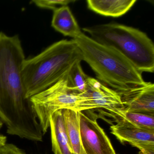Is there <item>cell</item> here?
<instances>
[{"label": "cell", "instance_id": "cell-1", "mask_svg": "<svg viewBox=\"0 0 154 154\" xmlns=\"http://www.w3.org/2000/svg\"><path fill=\"white\" fill-rule=\"evenodd\" d=\"M26 59L19 36L0 32V119L10 135L41 142L44 134L23 86Z\"/></svg>", "mask_w": 154, "mask_h": 154}, {"label": "cell", "instance_id": "cell-2", "mask_svg": "<svg viewBox=\"0 0 154 154\" xmlns=\"http://www.w3.org/2000/svg\"><path fill=\"white\" fill-rule=\"evenodd\" d=\"M82 61V53L73 39L57 41L37 55L25 59L22 76L26 98L29 99L54 85Z\"/></svg>", "mask_w": 154, "mask_h": 154}, {"label": "cell", "instance_id": "cell-3", "mask_svg": "<svg viewBox=\"0 0 154 154\" xmlns=\"http://www.w3.org/2000/svg\"><path fill=\"white\" fill-rule=\"evenodd\" d=\"M98 81L119 92L144 85L142 73L115 49L101 45L82 33L74 38Z\"/></svg>", "mask_w": 154, "mask_h": 154}, {"label": "cell", "instance_id": "cell-4", "mask_svg": "<svg viewBox=\"0 0 154 154\" xmlns=\"http://www.w3.org/2000/svg\"><path fill=\"white\" fill-rule=\"evenodd\" d=\"M82 30L95 42L120 53L140 72H154V45L144 32L118 23L95 25Z\"/></svg>", "mask_w": 154, "mask_h": 154}, {"label": "cell", "instance_id": "cell-5", "mask_svg": "<svg viewBox=\"0 0 154 154\" xmlns=\"http://www.w3.org/2000/svg\"><path fill=\"white\" fill-rule=\"evenodd\" d=\"M67 75L29 99L44 135L49 128L51 116L57 111L66 109L79 112L87 110V97L83 94L75 93L69 89Z\"/></svg>", "mask_w": 154, "mask_h": 154}, {"label": "cell", "instance_id": "cell-6", "mask_svg": "<svg viewBox=\"0 0 154 154\" xmlns=\"http://www.w3.org/2000/svg\"><path fill=\"white\" fill-rule=\"evenodd\" d=\"M80 130L83 147L86 154H116L111 142L96 118L79 112Z\"/></svg>", "mask_w": 154, "mask_h": 154}, {"label": "cell", "instance_id": "cell-7", "mask_svg": "<svg viewBox=\"0 0 154 154\" xmlns=\"http://www.w3.org/2000/svg\"><path fill=\"white\" fill-rule=\"evenodd\" d=\"M83 94L88 99L87 110L101 108L114 114L124 109L119 92L107 87L95 78L89 76Z\"/></svg>", "mask_w": 154, "mask_h": 154}, {"label": "cell", "instance_id": "cell-8", "mask_svg": "<svg viewBox=\"0 0 154 154\" xmlns=\"http://www.w3.org/2000/svg\"><path fill=\"white\" fill-rule=\"evenodd\" d=\"M124 110L154 115V84L146 82L144 85L119 92Z\"/></svg>", "mask_w": 154, "mask_h": 154}, {"label": "cell", "instance_id": "cell-9", "mask_svg": "<svg viewBox=\"0 0 154 154\" xmlns=\"http://www.w3.org/2000/svg\"><path fill=\"white\" fill-rule=\"evenodd\" d=\"M111 133L122 143L134 147L142 144L154 143V130L141 128L122 120L110 127Z\"/></svg>", "mask_w": 154, "mask_h": 154}, {"label": "cell", "instance_id": "cell-10", "mask_svg": "<svg viewBox=\"0 0 154 154\" xmlns=\"http://www.w3.org/2000/svg\"><path fill=\"white\" fill-rule=\"evenodd\" d=\"M52 150L54 154H73L66 134L62 109L53 113L50 119Z\"/></svg>", "mask_w": 154, "mask_h": 154}, {"label": "cell", "instance_id": "cell-11", "mask_svg": "<svg viewBox=\"0 0 154 154\" xmlns=\"http://www.w3.org/2000/svg\"><path fill=\"white\" fill-rule=\"evenodd\" d=\"M137 0H88V8L105 17H119L125 15Z\"/></svg>", "mask_w": 154, "mask_h": 154}, {"label": "cell", "instance_id": "cell-12", "mask_svg": "<svg viewBox=\"0 0 154 154\" xmlns=\"http://www.w3.org/2000/svg\"><path fill=\"white\" fill-rule=\"evenodd\" d=\"M51 26L57 32L65 36L72 38V39L82 33L67 6L59 7L54 11Z\"/></svg>", "mask_w": 154, "mask_h": 154}, {"label": "cell", "instance_id": "cell-13", "mask_svg": "<svg viewBox=\"0 0 154 154\" xmlns=\"http://www.w3.org/2000/svg\"><path fill=\"white\" fill-rule=\"evenodd\" d=\"M66 134L73 154H86L83 147L80 130L79 112L72 109H62Z\"/></svg>", "mask_w": 154, "mask_h": 154}, {"label": "cell", "instance_id": "cell-14", "mask_svg": "<svg viewBox=\"0 0 154 154\" xmlns=\"http://www.w3.org/2000/svg\"><path fill=\"white\" fill-rule=\"evenodd\" d=\"M117 120H122L141 128L154 130V115L122 110L113 114Z\"/></svg>", "mask_w": 154, "mask_h": 154}, {"label": "cell", "instance_id": "cell-15", "mask_svg": "<svg viewBox=\"0 0 154 154\" xmlns=\"http://www.w3.org/2000/svg\"><path fill=\"white\" fill-rule=\"evenodd\" d=\"M89 76L84 72L81 62L75 63L67 75V85L72 91L76 94H83L87 88Z\"/></svg>", "mask_w": 154, "mask_h": 154}, {"label": "cell", "instance_id": "cell-16", "mask_svg": "<svg viewBox=\"0 0 154 154\" xmlns=\"http://www.w3.org/2000/svg\"><path fill=\"white\" fill-rule=\"evenodd\" d=\"M74 1L68 0H34L31 1L35 6L40 8L52 10L54 11L57 6H66Z\"/></svg>", "mask_w": 154, "mask_h": 154}, {"label": "cell", "instance_id": "cell-17", "mask_svg": "<svg viewBox=\"0 0 154 154\" xmlns=\"http://www.w3.org/2000/svg\"><path fill=\"white\" fill-rule=\"evenodd\" d=\"M0 154H26L25 151L16 145L6 143L0 146Z\"/></svg>", "mask_w": 154, "mask_h": 154}, {"label": "cell", "instance_id": "cell-18", "mask_svg": "<svg viewBox=\"0 0 154 154\" xmlns=\"http://www.w3.org/2000/svg\"><path fill=\"white\" fill-rule=\"evenodd\" d=\"M136 147L140 150L139 154H154V143L142 144Z\"/></svg>", "mask_w": 154, "mask_h": 154}, {"label": "cell", "instance_id": "cell-19", "mask_svg": "<svg viewBox=\"0 0 154 154\" xmlns=\"http://www.w3.org/2000/svg\"><path fill=\"white\" fill-rule=\"evenodd\" d=\"M7 138L6 136L0 133V146L7 143Z\"/></svg>", "mask_w": 154, "mask_h": 154}, {"label": "cell", "instance_id": "cell-20", "mask_svg": "<svg viewBox=\"0 0 154 154\" xmlns=\"http://www.w3.org/2000/svg\"><path fill=\"white\" fill-rule=\"evenodd\" d=\"M3 124H3L2 120L1 119H0V128H2Z\"/></svg>", "mask_w": 154, "mask_h": 154}, {"label": "cell", "instance_id": "cell-21", "mask_svg": "<svg viewBox=\"0 0 154 154\" xmlns=\"http://www.w3.org/2000/svg\"></svg>", "mask_w": 154, "mask_h": 154}]
</instances>
